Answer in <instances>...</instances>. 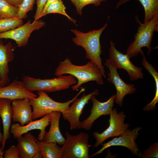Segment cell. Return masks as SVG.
<instances>
[{"label":"cell","mask_w":158,"mask_h":158,"mask_svg":"<svg viewBox=\"0 0 158 158\" xmlns=\"http://www.w3.org/2000/svg\"><path fill=\"white\" fill-rule=\"evenodd\" d=\"M56 76L70 75L77 80V83L71 86L73 91H78L83 84L90 81H95L101 85L104 83L103 74L99 68L92 61H90L86 64L78 66L73 64L68 58L60 62L56 68Z\"/></svg>","instance_id":"obj_1"},{"label":"cell","mask_w":158,"mask_h":158,"mask_svg":"<svg viewBox=\"0 0 158 158\" xmlns=\"http://www.w3.org/2000/svg\"><path fill=\"white\" fill-rule=\"evenodd\" d=\"M107 25L108 23H106L100 29L92 30L86 33L77 29L71 30L75 35L72 40L73 42L76 46L82 47L84 49L86 57L97 65L104 78H106V72L101 57L102 51L100 38Z\"/></svg>","instance_id":"obj_2"},{"label":"cell","mask_w":158,"mask_h":158,"mask_svg":"<svg viewBox=\"0 0 158 158\" xmlns=\"http://www.w3.org/2000/svg\"><path fill=\"white\" fill-rule=\"evenodd\" d=\"M135 18L139 26L135 35L134 40L129 45L126 50V54L130 58L136 56L144 47L148 48L149 55L152 50L151 42L154 32L158 30V14L143 23H141L137 16Z\"/></svg>","instance_id":"obj_3"},{"label":"cell","mask_w":158,"mask_h":158,"mask_svg":"<svg viewBox=\"0 0 158 158\" xmlns=\"http://www.w3.org/2000/svg\"><path fill=\"white\" fill-rule=\"evenodd\" d=\"M22 81L27 89L33 92L43 91L50 93L68 89L76 84L77 80L73 76L62 75L56 78L41 79L24 76Z\"/></svg>","instance_id":"obj_4"},{"label":"cell","mask_w":158,"mask_h":158,"mask_svg":"<svg viewBox=\"0 0 158 158\" xmlns=\"http://www.w3.org/2000/svg\"><path fill=\"white\" fill-rule=\"evenodd\" d=\"M85 90V87H81L79 92L74 98L64 102L54 100L44 91H38V96L35 98L29 99L33 108L32 119L43 117L54 111H59L61 113L66 112L73 100Z\"/></svg>","instance_id":"obj_5"},{"label":"cell","mask_w":158,"mask_h":158,"mask_svg":"<svg viewBox=\"0 0 158 158\" xmlns=\"http://www.w3.org/2000/svg\"><path fill=\"white\" fill-rule=\"evenodd\" d=\"M65 141L62 145L61 158H89V135L81 132L76 135L65 133Z\"/></svg>","instance_id":"obj_6"},{"label":"cell","mask_w":158,"mask_h":158,"mask_svg":"<svg viewBox=\"0 0 158 158\" xmlns=\"http://www.w3.org/2000/svg\"><path fill=\"white\" fill-rule=\"evenodd\" d=\"M108 127L102 133L94 132L93 136L96 140L94 148H97L103 143L107 139L111 137L118 136L128 129L130 125L124 123L126 116L123 111L118 112L116 108L112 109L109 114Z\"/></svg>","instance_id":"obj_7"},{"label":"cell","mask_w":158,"mask_h":158,"mask_svg":"<svg viewBox=\"0 0 158 158\" xmlns=\"http://www.w3.org/2000/svg\"><path fill=\"white\" fill-rule=\"evenodd\" d=\"M141 127H137L130 130L128 129L118 137H115L111 140L101 144V149L92 154L91 157L100 154L106 149L113 146H121L128 149L134 155L140 157L141 152L140 151L135 140L140 133Z\"/></svg>","instance_id":"obj_8"},{"label":"cell","mask_w":158,"mask_h":158,"mask_svg":"<svg viewBox=\"0 0 158 158\" xmlns=\"http://www.w3.org/2000/svg\"><path fill=\"white\" fill-rule=\"evenodd\" d=\"M109 58L108 59L117 68L123 69L128 73L131 81L143 78L142 68L135 66L126 54L119 51L112 41L110 42Z\"/></svg>","instance_id":"obj_9"},{"label":"cell","mask_w":158,"mask_h":158,"mask_svg":"<svg viewBox=\"0 0 158 158\" xmlns=\"http://www.w3.org/2000/svg\"><path fill=\"white\" fill-rule=\"evenodd\" d=\"M45 23L42 20H28L25 24L13 30L0 33V39H10L14 40L18 47H25L28 43L31 33L34 30L44 27Z\"/></svg>","instance_id":"obj_10"},{"label":"cell","mask_w":158,"mask_h":158,"mask_svg":"<svg viewBox=\"0 0 158 158\" xmlns=\"http://www.w3.org/2000/svg\"><path fill=\"white\" fill-rule=\"evenodd\" d=\"M99 93V91L97 89L87 95L84 93L80 98H76L68 110L61 113L64 120L68 121L69 123L71 130L81 128L80 118L83 113L85 107L88 103L92 96H96Z\"/></svg>","instance_id":"obj_11"},{"label":"cell","mask_w":158,"mask_h":158,"mask_svg":"<svg viewBox=\"0 0 158 158\" xmlns=\"http://www.w3.org/2000/svg\"><path fill=\"white\" fill-rule=\"evenodd\" d=\"M104 65L109 70L107 80L114 84L116 89L114 102L119 107H122L124 97L127 95L134 93L136 88L134 84H127L122 80L117 71V69L108 59L106 60Z\"/></svg>","instance_id":"obj_12"},{"label":"cell","mask_w":158,"mask_h":158,"mask_svg":"<svg viewBox=\"0 0 158 158\" xmlns=\"http://www.w3.org/2000/svg\"><path fill=\"white\" fill-rule=\"evenodd\" d=\"M92 96L91 98L92 106L89 116L81 122V128L86 130L91 129L94 122L102 116L109 115L114 106L115 95H113L107 101L101 102Z\"/></svg>","instance_id":"obj_13"},{"label":"cell","mask_w":158,"mask_h":158,"mask_svg":"<svg viewBox=\"0 0 158 158\" xmlns=\"http://www.w3.org/2000/svg\"><path fill=\"white\" fill-rule=\"evenodd\" d=\"M51 114V113L47 114L40 119L32 121L23 126L18 123L12 124L10 130V133L14 138L16 139L31 130H40V133L37 139L42 141L46 132V128L50 124Z\"/></svg>","instance_id":"obj_14"},{"label":"cell","mask_w":158,"mask_h":158,"mask_svg":"<svg viewBox=\"0 0 158 158\" xmlns=\"http://www.w3.org/2000/svg\"><path fill=\"white\" fill-rule=\"evenodd\" d=\"M37 95L28 90L22 81L15 80L7 85L0 87V99H6L12 101L28 98L33 99Z\"/></svg>","instance_id":"obj_15"},{"label":"cell","mask_w":158,"mask_h":158,"mask_svg":"<svg viewBox=\"0 0 158 158\" xmlns=\"http://www.w3.org/2000/svg\"><path fill=\"white\" fill-rule=\"evenodd\" d=\"M12 120L23 126L33 121L32 106L28 98L16 99L11 103Z\"/></svg>","instance_id":"obj_16"},{"label":"cell","mask_w":158,"mask_h":158,"mask_svg":"<svg viewBox=\"0 0 158 158\" xmlns=\"http://www.w3.org/2000/svg\"><path fill=\"white\" fill-rule=\"evenodd\" d=\"M15 49L11 42L4 44L0 39V75L2 79L3 87L9 82L8 77V63L14 58V51Z\"/></svg>","instance_id":"obj_17"},{"label":"cell","mask_w":158,"mask_h":158,"mask_svg":"<svg viewBox=\"0 0 158 158\" xmlns=\"http://www.w3.org/2000/svg\"><path fill=\"white\" fill-rule=\"evenodd\" d=\"M12 100L6 99H0V116L3 126V141L1 149L3 154L4 150L6 140L11 136L10 130L12 119Z\"/></svg>","instance_id":"obj_18"},{"label":"cell","mask_w":158,"mask_h":158,"mask_svg":"<svg viewBox=\"0 0 158 158\" xmlns=\"http://www.w3.org/2000/svg\"><path fill=\"white\" fill-rule=\"evenodd\" d=\"M16 138L18 143L16 146L20 158H33L39 151L35 137L31 133L28 132Z\"/></svg>","instance_id":"obj_19"},{"label":"cell","mask_w":158,"mask_h":158,"mask_svg":"<svg viewBox=\"0 0 158 158\" xmlns=\"http://www.w3.org/2000/svg\"><path fill=\"white\" fill-rule=\"evenodd\" d=\"M61 113L54 111L51 113L50 123V127L49 131L46 132L43 140L49 142L56 143L62 145L66 139L62 135L60 130L59 122Z\"/></svg>","instance_id":"obj_20"},{"label":"cell","mask_w":158,"mask_h":158,"mask_svg":"<svg viewBox=\"0 0 158 158\" xmlns=\"http://www.w3.org/2000/svg\"><path fill=\"white\" fill-rule=\"evenodd\" d=\"M140 53L142 56V65L154 78L155 87V93L154 98L144 107L143 110L147 111H154L156 109V105L158 102V73L152 65L147 60L142 49Z\"/></svg>","instance_id":"obj_21"},{"label":"cell","mask_w":158,"mask_h":158,"mask_svg":"<svg viewBox=\"0 0 158 158\" xmlns=\"http://www.w3.org/2000/svg\"><path fill=\"white\" fill-rule=\"evenodd\" d=\"M36 141L42 158H61L62 147L56 143L39 141L37 139Z\"/></svg>","instance_id":"obj_22"},{"label":"cell","mask_w":158,"mask_h":158,"mask_svg":"<svg viewBox=\"0 0 158 158\" xmlns=\"http://www.w3.org/2000/svg\"><path fill=\"white\" fill-rule=\"evenodd\" d=\"M130 0H120L117 3V9L121 5ZM142 6L145 11L144 23L148 21L158 14V0H138Z\"/></svg>","instance_id":"obj_23"},{"label":"cell","mask_w":158,"mask_h":158,"mask_svg":"<svg viewBox=\"0 0 158 158\" xmlns=\"http://www.w3.org/2000/svg\"><path fill=\"white\" fill-rule=\"evenodd\" d=\"M66 8L62 0H58L50 4L46 9L42 17L50 13H59L66 16L68 19L76 24V20L71 17L66 13Z\"/></svg>","instance_id":"obj_24"},{"label":"cell","mask_w":158,"mask_h":158,"mask_svg":"<svg viewBox=\"0 0 158 158\" xmlns=\"http://www.w3.org/2000/svg\"><path fill=\"white\" fill-rule=\"evenodd\" d=\"M23 24V19L17 18L0 19V33L13 30Z\"/></svg>","instance_id":"obj_25"},{"label":"cell","mask_w":158,"mask_h":158,"mask_svg":"<svg viewBox=\"0 0 158 158\" xmlns=\"http://www.w3.org/2000/svg\"><path fill=\"white\" fill-rule=\"evenodd\" d=\"M18 11V7L11 5L5 0H0V19L17 18Z\"/></svg>","instance_id":"obj_26"},{"label":"cell","mask_w":158,"mask_h":158,"mask_svg":"<svg viewBox=\"0 0 158 158\" xmlns=\"http://www.w3.org/2000/svg\"><path fill=\"white\" fill-rule=\"evenodd\" d=\"M36 0H23L18 8L17 18L23 19L27 17L28 13L33 8Z\"/></svg>","instance_id":"obj_27"},{"label":"cell","mask_w":158,"mask_h":158,"mask_svg":"<svg viewBox=\"0 0 158 158\" xmlns=\"http://www.w3.org/2000/svg\"><path fill=\"white\" fill-rule=\"evenodd\" d=\"M75 6L77 13L80 16L82 14V10L85 6L92 4L96 7L99 6L101 3L107 0H70Z\"/></svg>","instance_id":"obj_28"},{"label":"cell","mask_w":158,"mask_h":158,"mask_svg":"<svg viewBox=\"0 0 158 158\" xmlns=\"http://www.w3.org/2000/svg\"><path fill=\"white\" fill-rule=\"evenodd\" d=\"M141 158H158V142L154 143L141 152Z\"/></svg>","instance_id":"obj_29"},{"label":"cell","mask_w":158,"mask_h":158,"mask_svg":"<svg viewBox=\"0 0 158 158\" xmlns=\"http://www.w3.org/2000/svg\"><path fill=\"white\" fill-rule=\"evenodd\" d=\"M4 158H20L19 154L16 146L12 145L4 152Z\"/></svg>","instance_id":"obj_30"},{"label":"cell","mask_w":158,"mask_h":158,"mask_svg":"<svg viewBox=\"0 0 158 158\" xmlns=\"http://www.w3.org/2000/svg\"><path fill=\"white\" fill-rule=\"evenodd\" d=\"M47 1V0H37V8L34 16V20H38L40 19V16Z\"/></svg>","instance_id":"obj_31"},{"label":"cell","mask_w":158,"mask_h":158,"mask_svg":"<svg viewBox=\"0 0 158 158\" xmlns=\"http://www.w3.org/2000/svg\"><path fill=\"white\" fill-rule=\"evenodd\" d=\"M11 5L18 8L22 3L23 0H5Z\"/></svg>","instance_id":"obj_32"},{"label":"cell","mask_w":158,"mask_h":158,"mask_svg":"<svg viewBox=\"0 0 158 158\" xmlns=\"http://www.w3.org/2000/svg\"><path fill=\"white\" fill-rule=\"evenodd\" d=\"M58 0H47V1L43 8L40 17V18L42 17V16L44 12L48 6L52 2Z\"/></svg>","instance_id":"obj_33"},{"label":"cell","mask_w":158,"mask_h":158,"mask_svg":"<svg viewBox=\"0 0 158 158\" xmlns=\"http://www.w3.org/2000/svg\"><path fill=\"white\" fill-rule=\"evenodd\" d=\"M42 158V155L39 151L37 152L34 155L33 158Z\"/></svg>","instance_id":"obj_34"},{"label":"cell","mask_w":158,"mask_h":158,"mask_svg":"<svg viewBox=\"0 0 158 158\" xmlns=\"http://www.w3.org/2000/svg\"><path fill=\"white\" fill-rule=\"evenodd\" d=\"M3 134L1 133L0 130V144H1L3 143Z\"/></svg>","instance_id":"obj_35"},{"label":"cell","mask_w":158,"mask_h":158,"mask_svg":"<svg viewBox=\"0 0 158 158\" xmlns=\"http://www.w3.org/2000/svg\"><path fill=\"white\" fill-rule=\"evenodd\" d=\"M3 87L2 79L0 75V87Z\"/></svg>","instance_id":"obj_36"},{"label":"cell","mask_w":158,"mask_h":158,"mask_svg":"<svg viewBox=\"0 0 158 158\" xmlns=\"http://www.w3.org/2000/svg\"><path fill=\"white\" fill-rule=\"evenodd\" d=\"M4 158L3 157V154L2 153L1 151V147H0V158Z\"/></svg>","instance_id":"obj_37"}]
</instances>
